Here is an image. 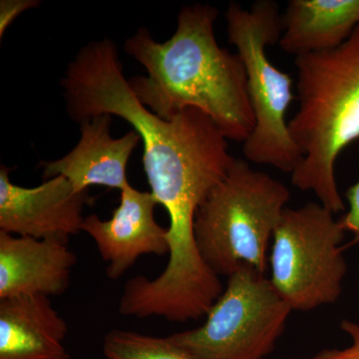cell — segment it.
<instances>
[{
  "label": "cell",
  "instance_id": "obj_1",
  "mask_svg": "<svg viewBox=\"0 0 359 359\" xmlns=\"http://www.w3.org/2000/svg\"><path fill=\"white\" fill-rule=\"evenodd\" d=\"M61 85L66 111L74 121L107 114L133 127L143 143L151 193L163 207L205 200L235 161L228 139L203 111L187 108L166 120L145 107L130 88L111 39L85 45Z\"/></svg>",
  "mask_w": 359,
  "mask_h": 359
},
{
  "label": "cell",
  "instance_id": "obj_2",
  "mask_svg": "<svg viewBox=\"0 0 359 359\" xmlns=\"http://www.w3.org/2000/svg\"><path fill=\"white\" fill-rule=\"evenodd\" d=\"M218 9L209 4L184 6L177 29L165 42L139 28L125 51L147 74L128 79L134 95L163 119L187 108L209 116L228 140L244 143L255 127L247 74L238 53L219 47L215 35Z\"/></svg>",
  "mask_w": 359,
  "mask_h": 359
},
{
  "label": "cell",
  "instance_id": "obj_3",
  "mask_svg": "<svg viewBox=\"0 0 359 359\" xmlns=\"http://www.w3.org/2000/svg\"><path fill=\"white\" fill-rule=\"evenodd\" d=\"M295 67L299 110L289 129L302 160L292 185L334 214L346 212L335 163L359 139V27L337 48L297 56Z\"/></svg>",
  "mask_w": 359,
  "mask_h": 359
},
{
  "label": "cell",
  "instance_id": "obj_4",
  "mask_svg": "<svg viewBox=\"0 0 359 359\" xmlns=\"http://www.w3.org/2000/svg\"><path fill=\"white\" fill-rule=\"evenodd\" d=\"M290 197L282 182L235 159L196 214L194 235L208 268L219 278L244 266L264 273Z\"/></svg>",
  "mask_w": 359,
  "mask_h": 359
},
{
  "label": "cell",
  "instance_id": "obj_5",
  "mask_svg": "<svg viewBox=\"0 0 359 359\" xmlns=\"http://www.w3.org/2000/svg\"><path fill=\"white\" fill-rule=\"evenodd\" d=\"M224 15L229 42L245 66L255 116L254 130L243 146L245 159L292 174L302 160L287 122L294 81L266 54L269 46L280 42L283 14L276 2L259 0L248 9L231 2Z\"/></svg>",
  "mask_w": 359,
  "mask_h": 359
},
{
  "label": "cell",
  "instance_id": "obj_6",
  "mask_svg": "<svg viewBox=\"0 0 359 359\" xmlns=\"http://www.w3.org/2000/svg\"><path fill=\"white\" fill-rule=\"evenodd\" d=\"M320 202L285 208L273 233L271 280L292 311H309L339 301L347 264L346 231Z\"/></svg>",
  "mask_w": 359,
  "mask_h": 359
},
{
  "label": "cell",
  "instance_id": "obj_7",
  "mask_svg": "<svg viewBox=\"0 0 359 359\" xmlns=\"http://www.w3.org/2000/svg\"><path fill=\"white\" fill-rule=\"evenodd\" d=\"M292 311L264 273L244 266L228 276L203 325L170 339L197 359H264Z\"/></svg>",
  "mask_w": 359,
  "mask_h": 359
},
{
  "label": "cell",
  "instance_id": "obj_8",
  "mask_svg": "<svg viewBox=\"0 0 359 359\" xmlns=\"http://www.w3.org/2000/svg\"><path fill=\"white\" fill-rule=\"evenodd\" d=\"M9 172L8 168L1 166L0 231L67 245L72 236L82 231V212L92 203L88 191L77 192L63 176L25 188L13 184Z\"/></svg>",
  "mask_w": 359,
  "mask_h": 359
},
{
  "label": "cell",
  "instance_id": "obj_9",
  "mask_svg": "<svg viewBox=\"0 0 359 359\" xmlns=\"http://www.w3.org/2000/svg\"><path fill=\"white\" fill-rule=\"evenodd\" d=\"M158 205L152 193L129 185L120 192V204L109 219L85 217L82 231L95 243L110 280H119L142 256L169 255L168 229L155 219Z\"/></svg>",
  "mask_w": 359,
  "mask_h": 359
},
{
  "label": "cell",
  "instance_id": "obj_10",
  "mask_svg": "<svg viewBox=\"0 0 359 359\" xmlns=\"http://www.w3.org/2000/svg\"><path fill=\"white\" fill-rule=\"evenodd\" d=\"M112 116L104 114L80 123L79 142L61 159L42 162L45 180L63 176L77 192L91 186L117 189L130 185L127 166L130 157L141 141L135 130L120 138L111 136Z\"/></svg>",
  "mask_w": 359,
  "mask_h": 359
},
{
  "label": "cell",
  "instance_id": "obj_11",
  "mask_svg": "<svg viewBox=\"0 0 359 359\" xmlns=\"http://www.w3.org/2000/svg\"><path fill=\"white\" fill-rule=\"evenodd\" d=\"M76 264L74 252L63 243L0 231V299L63 294Z\"/></svg>",
  "mask_w": 359,
  "mask_h": 359
},
{
  "label": "cell",
  "instance_id": "obj_12",
  "mask_svg": "<svg viewBox=\"0 0 359 359\" xmlns=\"http://www.w3.org/2000/svg\"><path fill=\"white\" fill-rule=\"evenodd\" d=\"M68 325L50 297L0 299V359H69Z\"/></svg>",
  "mask_w": 359,
  "mask_h": 359
},
{
  "label": "cell",
  "instance_id": "obj_13",
  "mask_svg": "<svg viewBox=\"0 0 359 359\" xmlns=\"http://www.w3.org/2000/svg\"><path fill=\"white\" fill-rule=\"evenodd\" d=\"M358 27L359 0H290L278 44L295 57L332 50Z\"/></svg>",
  "mask_w": 359,
  "mask_h": 359
},
{
  "label": "cell",
  "instance_id": "obj_14",
  "mask_svg": "<svg viewBox=\"0 0 359 359\" xmlns=\"http://www.w3.org/2000/svg\"><path fill=\"white\" fill-rule=\"evenodd\" d=\"M106 359H197L168 337L114 328L103 341Z\"/></svg>",
  "mask_w": 359,
  "mask_h": 359
},
{
  "label": "cell",
  "instance_id": "obj_15",
  "mask_svg": "<svg viewBox=\"0 0 359 359\" xmlns=\"http://www.w3.org/2000/svg\"><path fill=\"white\" fill-rule=\"evenodd\" d=\"M340 328L351 340V346L344 348L323 349L311 359H359V323L344 320Z\"/></svg>",
  "mask_w": 359,
  "mask_h": 359
},
{
  "label": "cell",
  "instance_id": "obj_16",
  "mask_svg": "<svg viewBox=\"0 0 359 359\" xmlns=\"http://www.w3.org/2000/svg\"><path fill=\"white\" fill-rule=\"evenodd\" d=\"M346 198L348 209L339 219L346 233L353 236V244H359V181L347 189Z\"/></svg>",
  "mask_w": 359,
  "mask_h": 359
},
{
  "label": "cell",
  "instance_id": "obj_17",
  "mask_svg": "<svg viewBox=\"0 0 359 359\" xmlns=\"http://www.w3.org/2000/svg\"><path fill=\"white\" fill-rule=\"evenodd\" d=\"M35 0H1L0 2V39L8 26L27 9L39 6Z\"/></svg>",
  "mask_w": 359,
  "mask_h": 359
}]
</instances>
